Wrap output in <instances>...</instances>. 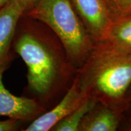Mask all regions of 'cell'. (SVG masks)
Here are the masks:
<instances>
[{
  "label": "cell",
  "mask_w": 131,
  "mask_h": 131,
  "mask_svg": "<svg viewBox=\"0 0 131 131\" xmlns=\"http://www.w3.org/2000/svg\"><path fill=\"white\" fill-rule=\"evenodd\" d=\"M12 48L27 68L22 95L36 100L47 111L52 109L70 89L77 72L61 41L45 24L23 14Z\"/></svg>",
  "instance_id": "6da1fadb"
},
{
  "label": "cell",
  "mask_w": 131,
  "mask_h": 131,
  "mask_svg": "<svg viewBox=\"0 0 131 131\" xmlns=\"http://www.w3.org/2000/svg\"><path fill=\"white\" fill-rule=\"evenodd\" d=\"M76 78L86 96L123 113L131 87V49L108 40L95 42Z\"/></svg>",
  "instance_id": "7a4b0ae2"
},
{
  "label": "cell",
  "mask_w": 131,
  "mask_h": 131,
  "mask_svg": "<svg viewBox=\"0 0 131 131\" xmlns=\"http://www.w3.org/2000/svg\"><path fill=\"white\" fill-rule=\"evenodd\" d=\"M24 15L43 23L56 34L75 68L83 65L95 42L70 0H40Z\"/></svg>",
  "instance_id": "3957f363"
},
{
  "label": "cell",
  "mask_w": 131,
  "mask_h": 131,
  "mask_svg": "<svg viewBox=\"0 0 131 131\" xmlns=\"http://www.w3.org/2000/svg\"><path fill=\"white\" fill-rule=\"evenodd\" d=\"M95 42L107 40L114 23L103 0H70Z\"/></svg>",
  "instance_id": "277c9868"
},
{
  "label": "cell",
  "mask_w": 131,
  "mask_h": 131,
  "mask_svg": "<svg viewBox=\"0 0 131 131\" xmlns=\"http://www.w3.org/2000/svg\"><path fill=\"white\" fill-rule=\"evenodd\" d=\"M86 97L75 77L72 86L61 100L52 109L30 123L24 131L51 130L54 126L77 108Z\"/></svg>",
  "instance_id": "5b68a950"
},
{
  "label": "cell",
  "mask_w": 131,
  "mask_h": 131,
  "mask_svg": "<svg viewBox=\"0 0 131 131\" xmlns=\"http://www.w3.org/2000/svg\"><path fill=\"white\" fill-rule=\"evenodd\" d=\"M24 10L18 0H10L0 9V69L6 71L18 55L12 48L16 26Z\"/></svg>",
  "instance_id": "8992f818"
},
{
  "label": "cell",
  "mask_w": 131,
  "mask_h": 131,
  "mask_svg": "<svg viewBox=\"0 0 131 131\" xmlns=\"http://www.w3.org/2000/svg\"><path fill=\"white\" fill-rule=\"evenodd\" d=\"M4 72L0 69V116L19 119L29 124L46 112V109L36 100L11 94L3 84Z\"/></svg>",
  "instance_id": "52a82bcc"
},
{
  "label": "cell",
  "mask_w": 131,
  "mask_h": 131,
  "mask_svg": "<svg viewBox=\"0 0 131 131\" xmlns=\"http://www.w3.org/2000/svg\"><path fill=\"white\" fill-rule=\"evenodd\" d=\"M123 113L97 101L80 124L78 131L121 130Z\"/></svg>",
  "instance_id": "ba28073f"
},
{
  "label": "cell",
  "mask_w": 131,
  "mask_h": 131,
  "mask_svg": "<svg viewBox=\"0 0 131 131\" xmlns=\"http://www.w3.org/2000/svg\"><path fill=\"white\" fill-rule=\"evenodd\" d=\"M97 101L87 96L77 108L64 118L59 122L52 129V131H78L83 118L94 107Z\"/></svg>",
  "instance_id": "9c48e42d"
},
{
  "label": "cell",
  "mask_w": 131,
  "mask_h": 131,
  "mask_svg": "<svg viewBox=\"0 0 131 131\" xmlns=\"http://www.w3.org/2000/svg\"><path fill=\"white\" fill-rule=\"evenodd\" d=\"M107 40L131 49V17L114 21Z\"/></svg>",
  "instance_id": "30bf717a"
},
{
  "label": "cell",
  "mask_w": 131,
  "mask_h": 131,
  "mask_svg": "<svg viewBox=\"0 0 131 131\" xmlns=\"http://www.w3.org/2000/svg\"><path fill=\"white\" fill-rule=\"evenodd\" d=\"M113 21L131 17V0H103Z\"/></svg>",
  "instance_id": "8fae6325"
},
{
  "label": "cell",
  "mask_w": 131,
  "mask_h": 131,
  "mask_svg": "<svg viewBox=\"0 0 131 131\" xmlns=\"http://www.w3.org/2000/svg\"><path fill=\"white\" fill-rule=\"evenodd\" d=\"M27 123L21 119L9 118L6 120H0V131L24 130Z\"/></svg>",
  "instance_id": "7c38bea8"
},
{
  "label": "cell",
  "mask_w": 131,
  "mask_h": 131,
  "mask_svg": "<svg viewBox=\"0 0 131 131\" xmlns=\"http://www.w3.org/2000/svg\"><path fill=\"white\" fill-rule=\"evenodd\" d=\"M122 130H131V87L127 92L123 111Z\"/></svg>",
  "instance_id": "4fadbf2b"
},
{
  "label": "cell",
  "mask_w": 131,
  "mask_h": 131,
  "mask_svg": "<svg viewBox=\"0 0 131 131\" xmlns=\"http://www.w3.org/2000/svg\"><path fill=\"white\" fill-rule=\"evenodd\" d=\"M18 1L24 10V13H25L34 7L40 0H18Z\"/></svg>",
  "instance_id": "5bb4252c"
},
{
  "label": "cell",
  "mask_w": 131,
  "mask_h": 131,
  "mask_svg": "<svg viewBox=\"0 0 131 131\" xmlns=\"http://www.w3.org/2000/svg\"><path fill=\"white\" fill-rule=\"evenodd\" d=\"M9 1L10 0H0V9L4 7L5 5L8 3Z\"/></svg>",
  "instance_id": "9a60e30c"
}]
</instances>
